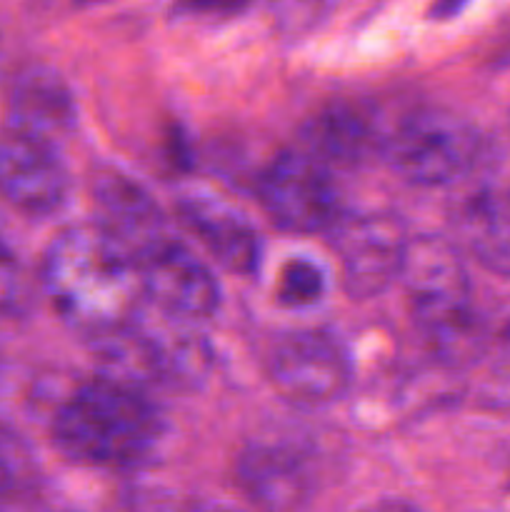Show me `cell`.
I'll return each instance as SVG.
<instances>
[{"label":"cell","instance_id":"1","mask_svg":"<svg viewBox=\"0 0 510 512\" xmlns=\"http://www.w3.org/2000/svg\"><path fill=\"white\" fill-rule=\"evenodd\" d=\"M40 283L55 313L93 340L128 328L143 298L135 258L100 225H75L55 235Z\"/></svg>","mask_w":510,"mask_h":512},{"label":"cell","instance_id":"2","mask_svg":"<svg viewBox=\"0 0 510 512\" xmlns=\"http://www.w3.org/2000/svg\"><path fill=\"white\" fill-rule=\"evenodd\" d=\"M53 438L68 458L98 468H128L148 458L160 420L143 390L100 375L75 385L55 408Z\"/></svg>","mask_w":510,"mask_h":512},{"label":"cell","instance_id":"3","mask_svg":"<svg viewBox=\"0 0 510 512\" xmlns=\"http://www.w3.org/2000/svg\"><path fill=\"white\" fill-rule=\"evenodd\" d=\"M400 280L430 353L448 365L478 363L488 320L475 310L473 288L458 248L435 235L410 240Z\"/></svg>","mask_w":510,"mask_h":512},{"label":"cell","instance_id":"4","mask_svg":"<svg viewBox=\"0 0 510 512\" xmlns=\"http://www.w3.org/2000/svg\"><path fill=\"white\" fill-rule=\"evenodd\" d=\"M480 138L463 115L448 108H420L398 120L383 138V158L413 185L438 188L470 173Z\"/></svg>","mask_w":510,"mask_h":512},{"label":"cell","instance_id":"5","mask_svg":"<svg viewBox=\"0 0 510 512\" xmlns=\"http://www.w3.org/2000/svg\"><path fill=\"white\" fill-rule=\"evenodd\" d=\"M258 198L268 218L288 233H333L343 220L333 175L305 150H288L265 165Z\"/></svg>","mask_w":510,"mask_h":512},{"label":"cell","instance_id":"6","mask_svg":"<svg viewBox=\"0 0 510 512\" xmlns=\"http://www.w3.org/2000/svg\"><path fill=\"white\" fill-rule=\"evenodd\" d=\"M268 375L285 400L305 408L335 403L353 378L343 345L320 330H295L275 340Z\"/></svg>","mask_w":510,"mask_h":512},{"label":"cell","instance_id":"7","mask_svg":"<svg viewBox=\"0 0 510 512\" xmlns=\"http://www.w3.org/2000/svg\"><path fill=\"white\" fill-rule=\"evenodd\" d=\"M408 243L395 215L368 213L340 220L333 228V248L350 298H373L398 280Z\"/></svg>","mask_w":510,"mask_h":512},{"label":"cell","instance_id":"8","mask_svg":"<svg viewBox=\"0 0 510 512\" xmlns=\"http://www.w3.org/2000/svg\"><path fill=\"white\" fill-rule=\"evenodd\" d=\"M140 288L165 315L180 320L208 318L218 310L220 288L215 275L190 248L170 235L135 255Z\"/></svg>","mask_w":510,"mask_h":512},{"label":"cell","instance_id":"9","mask_svg":"<svg viewBox=\"0 0 510 512\" xmlns=\"http://www.w3.org/2000/svg\"><path fill=\"white\" fill-rule=\"evenodd\" d=\"M68 195V170L58 148L30 135L0 133V198L28 215H48Z\"/></svg>","mask_w":510,"mask_h":512},{"label":"cell","instance_id":"10","mask_svg":"<svg viewBox=\"0 0 510 512\" xmlns=\"http://www.w3.org/2000/svg\"><path fill=\"white\" fill-rule=\"evenodd\" d=\"M75 123V105L68 85L45 65H28L8 90L5 130L30 135L55 145Z\"/></svg>","mask_w":510,"mask_h":512},{"label":"cell","instance_id":"11","mask_svg":"<svg viewBox=\"0 0 510 512\" xmlns=\"http://www.w3.org/2000/svg\"><path fill=\"white\" fill-rule=\"evenodd\" d=\"M180 218L230 273L253 275L258 270L260 235L233 205L210 195H188L180 200Z\"/></svg>","mask_w":510,"mask_h":512},{"label":"cell","instance_id":"12","mask_svg":"<svg viewBox=\"0 0 510 512\" xmlns=\"http://www.w3.org/2000/svg\"><path fill=\"white\" fill-rule=\"evenodd\" d=\"M245 498L263 512H295L310 495V473L285 445H253L235 470Z\"/></svg>","mask_w":510,"mask_h":512},{"label":"cell","instance_id":"13","mask_svg":"<svg viewBox=\"0 0 510 512\" xmlns=\"http://www.w3.org/2000/svg\"><path fill=\"white\" fill-rule=\"evenodd\" d=\"M90 190L103 218L98 225L118 243H123L133 258L150 243L168 235L153 198L128 175L113 168L98 170Z\"/></svg>","mask_w":510,"mask_h":512},{"label":"cell","instance_id":"14","mask_svg":"<svg viewBox=\"0 0 510 512\" xmlns=\"http://www.w3.org/2000/svg\"><path fill=\"white\" fill-rule=\"evenodd\" d=\"M455 240L495 275L510 278V195L493 188L470 190L450 213Z\"/></svg>","mask_w":510,"mask_h":512},{"label":"cell","instance_id":"15","mask_svg":"<svg viewBox=\"0 0 510 512\" xmlns=\"http://www.w3.org/2000/svg\"><path fill=\"white\" fill-rule=\"evenodd\" d=\"M305 153L328 168L358 165L375 148V128L368 115L350 103H333L315 113L303 130Z\"/></svg>","mask_w":510,"mask_h":512},{"label":"cell","instance_id":"16","mask_svg":"<svg viewBox=\"0 0 510 512\" xmlns=\"http://www.w3.org/2000/svg\"><path fill=\"white\" fill-rule=\"evenodd\" d=\"M38 480L40 473L33 450L15 430L0 423V503L30 495Z\"/></svg>","mask_w":510,"mask_h":512},{"label":"cell","instance_id":"17","mask_svg":"<svg viewBox=\"0 0 510 512\" xmlns=\"http://www.w3.org/2000/svg\"><path fill=\"white\" fill-rule=\"evenodd\" d=\"M33 283L13 250H0V330L15 328L33 310Z\"/></svg>","mask_w":510,"mask_h":512},{"label":"cell","instance_id":"18","mask_svg":"<svg viewBox=\"0 0 510 512\" xmlns=\"http://www.w3.org/2000/svg\"><path fill=\"white\" fill-rule=\"evenodd\" d=\"M325 290L323 270L305 258H293L283 265L278 275V295L280 305L288 308H308L320 300Z\"/></svg>","mask_w":510,"mask_h":512},{"label":"cell","instance_id":"19","mask_svg":"<svg viewBox=\"0 0 510 512\" xmlns=\"http://www.w3.org/2000/svg\"><path fill=\"white\" fill-rule=\"evenodd\" d=\"M493 358L490 375L498 380L500 393L510 398V310L500 315L495 323H488L485 333V348L480 358Z\"/></svg>","mask_w":510,"mask_h":512},{"label":"cell","instance_id":"20","mask_svg":"<svg viewBox=\"0 0 510 512\" xmlns=\"http://www.w3.org/2000/svg\"><path fill=\"white\" fill-rule=\"evenodd\" d=\"M365 512H415V510L408 508V505H403V503H378Z\"/></svg>","mask_w":510,"mask_h":512},{"label":"cell","instance_id":"21","mask_svg":"<svg viewBox=\"0 0 510 512\" xmlns=\"http://www.w3.org/2000/svg\"><path fill=\"white\" fill-rule=\"evenodd\" d=\"M10 245H8V240H5V220H3V215H0V250H8Z\"/></svg>","mask_w":510,"mask_h":512},{"label":"cell","instance_id":"22","mask_svg":"<svg viewBox=\"0 0 510 512\" xmlns=\"http://www.w3.org/2000/svg\"><path fill=\"white\" fill-rule=\"evenodd\" d=\"M0 60H3V40H0Z\"/></svg>","mask_w":510,"mask_h":512},{"label":"cell","instance_id":"23","mask_svg":"<svg viewBox=\"0 0 510 512\" xmlns=\"http://www.w3.org/2000/svg\"><path fill=\"white\" fill-rule=\"evenodd\" d=\"M210 512H228V510H210Z\"/></svg>","mask_w":510,"mask_h":512},{"label":"cell","instance_id":"24","mask_svg":"<svg viewBox=\"0 0 510 512\" xmlns=\"http://www.w3.org/2000/svg\"><path fill=\"white\" fill-rule=\"evenodd\" d=\"M505 55H508V58H510V48H508V53H505Z\"/></svg>","mask_w":510,"mask_h":512},{"label":"cell","instance_id":"25","mask_svg":"<svg viewBox=\"0 0 510 512\" xmlns=\"http://www.w3.org/2000/svg\"><path fill=\"white\" fill-rule=\"evenodd\" d=\"M508 120H510V110H508Z\"/></svg>","mask_w":510,"mask_h":512}]
</instances>
